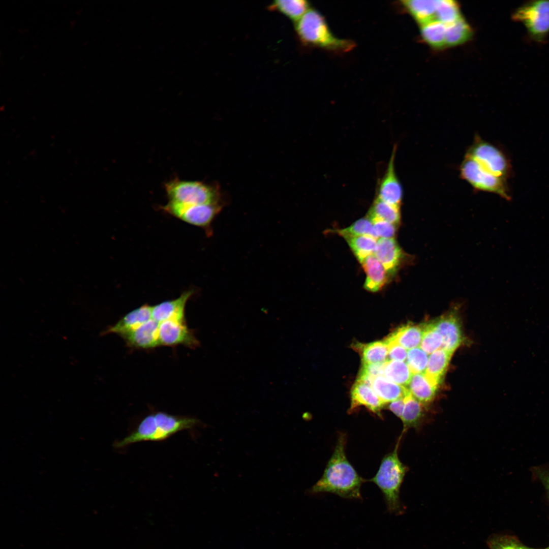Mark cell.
<instances>
[{
	"mask_svg": "<svg viewBox=\"0 0 549 549\" xmlns=\"http://www.w3.org/2000/svg\"><path fill=\"white\" fill-rule=\"evenodd\" d=\"M413 375L407 363L389 360L384 363L383 376L389 381L406 387Z\"/></svg>",
	"mask_w": 549,
	"mask_h": 549,
	"instance_id": "cell-26",
	"label": "cell"
},
{
	"mask_svg": "<svg viewBox=\"0 0 549 549\" xmlns=\"http://www.w3.org/2000/svg\"><path fill=\"white\" fill-rule=\"evenodd\" d=\"M362 363H382L388 360V348L385 341L358 345Z\"/></svg>",
	"mask_w": 549,
	"mask_h": 549,
	"instance_id": "cell-30",
	"label": "cell"
},
{
	"mask_svg": "<svg viewBox=\"0 0 549 549\" xmlns=\"http://www.w3.org/2000/svg\"><path fill=\"white\" fill-rule=\"evenodd\" d=\"M193 292L192 290L185 291L176 299L152 307V319L159 323L170 319L185 321V306Z\"/></svg>",
	"mask_w": 549,
	"mask_h": 549,
	"instance_id": "cell-16",
	"label": "cell"
},
{
	"mask_svg": "<svg viewBox=\"0 0 549 549\" xmlns=\"http://www.w3.org/2000/svg\"><path fill=\"white\" fill-rule=\"evenodd\" d=\"M423 332V325L407 324L399 327L386 339L410 350L420 346Z\"/></svg>",
	"mask_w": 549,
	"mask_h": 549,
	"instance_id": "cell-23",
	"label": "cell"
},
{
	"mask_svg": "<svg viewBox=\"0 0 549 549\" xmlns=\"http://www.w3.org/2000/svg\"><path fill=\"white\" fill-rule=\"evenodd\" d=\"M460 175L476 191L495 193L507 200L511 199L506 180L490 173L469 157L465 156L461 164Z\"/></svg>",
	"mask_w": 549,
	"mask_h": 549,
	"instance_id": "cell-8",
	"label": "cell"
},
{
	"mask_svg": "<svg viewBox=\"0 0 549 549\" xmlns=\"http://www.w3.org/2000/svg\"><path fill=\"white\" fill-rule=\"evenodd\" d=\"M164 189L169 201L192 205L223 202L219 187L203 181L174 178L165 184Z\"/></svg>",
	"mask_w": 549,
	"mask_h": 549,
	"instance_id": "cell-5",
	"label": "cell"
},
{
	"mask_svg": "<svg viewBox=\"0 0 549 549\" xmlns=\"http://www.w3.org/2000/svg\"><path fill=\"white\" fill-rule=\"evenodd\" d=\"M152 319V307L144 304L122 317L115 324L109 326L102 333H116L121 336Z\"/></svg>",
	"mask_w": 549,
	"mask_h": 549,
	"instance_id": "cell-18",
	"label": "cell"
},
{
	"mask_svg": "<svg viewBox=\"0 0 549 549\" xmlns=\"http://www.w3.org/2000/svg\"><path fill=\"white\" fill-rule=\"evenodd\" d=\"M408 386L411 394L425 405L434 399L438 387L424 373L413 374Z\"/></svg>",
	"mask_w": 549,
	"mask_h": 549,
	"instance_id": "cell-20",
	"label": "cell"
},
{
	"mask_svg": "<svg viewBox=\"0 0 549 549\" xmlns=\"http://www.w3.org/2000/svg\"><path fill=\"white\" fill-rule=\"evenodd\" d=\"M366 274L363 288L371 292L381 290L388 283L390 277L381 263L373 254L360 263Z\"/></svg>",
	"mask_w": 549,
	"mask_h": 549,
	"instance_id": "cell-17",
	"label": "cell"
},
{
	"mask_svg": "<svg viewBox=\"0 0 549 549\" xmlns=\"http://www.w3.org/2000/svg\"><path fill=\"white\" fill-rule=\"evenodd\" d=\"M296 30L303 43L325 50L345 53L355 46L353 41L335 36L324 16L315 9L310 8L296 22Z\"/></svg>",
	"mask_w": 549,
	"mask_h": 549,
	"instance_id": "cell-3",
	"label": "cell"
},
{
	"mask_svg": "<svg viewBox=\"0 0 549 549\" xmlns=\"http://www.w3.org/2000/svg\"><path fill=\"white\" fill-rule=\"evenodd\" d=\"M459 4L452 0H439L436 14V20L448 24L461 18Z\"/></svg>",
	"mask_w": 549,
	"mask_h": 549,
	"instance_id": "cell-33",
	"label": "cell"
},
{
	"mask_svg": "<svg viewBox=\"0 0 549 549\" xmlns=\"http://www.w3.org/2000/svg\"><path fill=\"white\" fill-rule=\"evenodd\" d=\"M350 398L349 413L353 412L359 407L364 406L381 417V411L385 404L369 385L357 380L351 389Z\"/></svg>",
	"mask_w": 549,
	"mask_h": 549,
	"instance_id": "cell-15",
	"label": "cell"
},
{
	"mask_svg": "<svg viewBox=\"0 0 549 549\" xmlns=\"http://www.w3.org/2000/svg\"><path fill=\"white\" fill-rule=\"evenodd\" d=\"M346 441L345 434L339 435L322 477L311 488L310 493H330L344 498L361 499L360 489L363 480L347 458Z\"/></svg>",
	"mask_w": 549,
	"mask_h": 549,
	"instance_id": "cell-1",
	"label": "cell"
},
{
	"mask_svg": "<svg viewBox=\"0 0 549 549\" xmlns=\"http://www.w3.org/2000/svg\"><path fill=\"white\" fill-rule=\"evenodd\" d=\"M429 356L420 347L409 350L407 364L413 374L424 373L426 369Z\"/></svg>",
	"mask_w": 549,
	"mask_h": 549,
	"instance_id": "cell-35",
	"label": "cell"
},
{
	"mask_svg": "<svg viewBox=\"0 0 549 549\" xmlns=\"http://www.w3.org/2000/svg\"><path fill=\"white\" fill-rule=\"evenodd\" d=\"M224 202L213 204H186L168 201L162 209L175 217L211 232V224L221 210Z\"/></svg>",
	"mask_w": 549,
	"mask_h": 549,
	"instance_id": "cell-9",
	"label": "cell"
},
{
	"mask_svg": "<svg viewBox=\"0 0 549 549\" xmlns=\"http://www.w3.org/2000/svg\"><path fill=\"white\" fill-rule=\"evenodd\" d=\"M490 549H520L522 543L515 536L496 535L488 541Z\"/></svg>",
	"mask_w": 549,
	"mask_h": 549,
	"instance_id": "cell-36",
	"label": "cell"
},
{
	"mask_svg": "<svg viewBox=\"0 0 549 549\" xmlns=\"http://www.w3.org/2000/svg\"><path fill=\"white\" fill-rule=\"evenodd\" d=\"M159 326V323L151 319L120 337L131 347L153 348L160 345Z\"/></svg>",
	"mask_w": 549,
	"mask_h": 549,
	"instance_id": "cell-12",
	"label": "cell"
},
{
	"mask_svg": "<svg viewBox=\"0 0 549 549\" xmlns=\"http://www.w3.org/2000/svg\"><path fill=\"white\" fill-rule=\"evenodd\" d=\"M420 26L421 37L428 45L435 49H442L446 46V24L434 20Z\"/></svg>",
	"mask_w": 549,
	"mask_h": 549,
	"instance_id": "cell-25",
	"label": "cell"
},
{
	"mask_svg": "<svg viewBox=\"0 0 549 549\" xmlns=\"http://www.w3.org/2000/svg\"><path fill=\"white\" fill-rule=\"evenodd\" d=\"M442 336L432 322L423 325V335L419 346L423 351L431 354L442 348Z\"/></svg>",
	"mask_w": 549,
	"mask_h": 549,
	"instance_id": "cell-34",
	"label": "cell"
},
{
	"mask_svg": "<svg viewBox=\"0 0 549 549\" xmlns=\"http://www.w3.org/2000/svg\"><path fill=\"white\" fill-rule=\"evenodd\" d=\"M367 217L371 220L380 219L397 225L401 218L400 206L388 203L376 197Z\"/></svg>",
	"mask_w": 549,
	"mask_h": 549,
	"instance_id": "cell-29",
	"label": "cell"
},
{
	"mask_svg": "<svg viewBox=\"0 0 549 549\" xmlns=\"http://www.w3.org/2000/svg\"><path fill=\"white\" fill-rule=\"evenodd\" d=\"M204 424L198 418L157 412L146 416L131 434L115 443L123 448L142 441H160L182 430L192 429Z\"/></svg>",
	"mask_w": 549,
	"mask_h": 549,
	"instance_id": "cell-2",
	"label": "cell"
},
{
	"mask_svg": "<svg viewBox=\"0 0 549 549\" xmlns=\"http://www.w3.org/2000/svg\"><path fill=\"white\" fill-rule=\"evenodd\" d=\"M405 406L401 418L403 433L410 428H418L423 421L424 412L423 404L409 392L404 397Z\"/></svg>",
	"mask_w": 549,
	"mask_h": 549,
	"instance_id": "cell-24",
	"label": "cell"
},
{
	"mask_svg": "<svg viewBox=\"0 0 549 549\" xmlns=\"http://www.w3.org/2000/svg\"><path fill=\"white\" fill-rule=\"evenodd\" d=\"M536 473L544 486L549 497V471L545 469L538 468L536 470Z\"/></svg>",
	"mask_w": 549,
	"mask_h": 549,
	"instance_id": "cell-41",
	"label": "cell"
},
{
	"mask_svg": "<svg viewBox=\"0 0 549 549\" xmlns=\"http://www.w3.org/2000/svg\"><path fill=\"white\" fill-rule=\"evenodd\" d=\"M405 406L404 398L390 402L388 409L395 415L401 419Z\"/></svg>",
	"mask_w": 549,
	"mask_h": 549,
	"instance_id": "cell-40",
	"label": "cell"
},
{
	"mask_svg": "<svg viewBox=\"0 0 549 549\" xmlns=\"http://www.w3.org/2000/svg\"><path fill=\"white\" fill-rule=\"evenodd\" d=\"M396 151V145H394L386 172L379 184L376 197L388 203L400 206L403 191L395 171Z\"/></svg>",
	"mask_w": 549,
	"mask_h": 549,
	"instance_id": "cell-11",
	"label": "cell"
},
{
	"mask_svg": "<svg viewBox=\"0 0 549 549\" xmlns=\"http://www.w3.org/2000/svg\"><path fill=\"white\" fill-rule=\"evenodd\" d=\"M159 342L160 345L173 346L183 345L195 348L200 345L192 331L187 326L185 321L170 319L159 323Z\"/></svg>",
	"mask_w": 549,
	"mask_h": 549,
	"instance_id": "cell-10",
	"label": "cell"
},
{
	"mask_svg": "<svg viewBox=\"0 0 549 549\" xmlns=\"http://www.w3.org/2000/svg\"><path fill=\"white\" fill-rule=\"evenodd\" d=\"M374 255L383 265L390 278L396 272L404 256L394 238H379Z\"/></svg>",
	"mask_w": 549,
	"mask_h": 549,
	"instance_id": "cell-14",
	"label": "cell"
},
{
	"mask_svg": "<svg viewBox=\"0 0 549 549\" xmlns=\"http://www.w3.org/2000/svg\"><path fill=\"white\" fill-rule=\"evenodd\" d=\"M465 156L476 161L490 173L505 180L511 175V166L504 152L478 136H476Z\"/></svg>",
	"mask_w": 549,
	"mask_h": 549,
	"instance_id": "cell-7",
	"label": "cell"
},
{
	"mask_svg": "<svg viewBox=\"0 0 549 549\" xmlns=\"http://www.w3.org/2000/svg\"><path fill=\"white\" fill-rule=\"evenodd\" d=\"M371 387L385 404L403 398L409 392L406 387L394 383L384 376L374 378Z\"/></svg>",
	"mask_w": 549,
	"mask_h": 549,
	"instance_id": "cell-21",
	"label": "cell"
},
{
	"mask_svg": "<svg viewBox=\"0 0 549 549\" xmlns=\"http://www.w3.org/2000/svg\"><path fill=\"white\" fill-rule=\"evenodd\" d=\"M512 19L522 23L529 39L544 43L549 35V1H531L517 8Z\"/></svg>",
	"mask_w": 549,
	"mask_h": 549,
	"instance_id": "cell-6",
	"label": "cell"
},
{
	"mask_svg": "<svg viewBox=\"0 0 549 549\" xmlns=\"http://www.w3.org/2000/svg\"><path fill=\"white\" fill-rule=\"evenodd\" d=\"M371 220L379 238H394L396 231V225L380 219H373Z\"/></svg>",
	"mask_w": 549,
	"mask_h": 549,
	"instance_id": "cell-37",
	"label": "cell"
},
{
	"mask_svg": "<svg viewBox=\"0 0 549 549\" xmlns=\"http://www.w3.org/2000/svg\"><path fill=\"white\" fill-rule=\"evenodd\" d=\"M472 31L470 25L462 17L446 25V46H455L469 40Z\"/></svg>",
	"mask_w": 549,
	"mask_h": 549,
	"instance_id": "cell-27",
	"label": "cell"
},
{
	"mask_svg": "<svg viewBox=\"0 0 549 549\" xmlns=\"http://www.w3.org/2000/svg\"><path fill=\"white\" fill-rule=\"evenodd\" d=\"M384 341L386 343L388 348V360H394L405 361L406 360L407 356V349L396 342L386 338Z\"/></svg>",
	"mask_w": 549,
	"mask_h": 549,
	"instance_id": "cell-38",
	"label": "cell"
},
{
	"mask_svg": "<svg viewBox=\"0 0 549 549\" xmlns=\"http://www.w3.org/2000/svg\"><path fill=\"white\" fill-rule=\"evenodd\" d=\"M443 340L442 348L453 353L463 341L460 321L455 314L450 313L432 322Z\"/></svg>",
	"mask_w": 549,
	"mask_h": 549,
	"instance_id": "cell-13",
	"label": "cell"
},
{
	"mask_svg": "<svg viewBox=\"0 0 549 549\" xmlns=\"http://www.w3.org/2000/svg\"><path fill=\"white\" fill-rule=\"evenodd\" d=\"M452 354L441 348L429 356L428 365L424 374L437 386L446 371Z\"/></svg>",
	"mask_w": 549,
	"mask_h": 549,
	"instance_id": "cell-22",
	"label": "cell"
},
{
	"mask_svg": "<svg viewBox=\"0 0 549 549\" xmlns=\"http://www.w3.org/2000/svg\"><path fill=\"white\" fill-rule=\"evenodd\" d=\"M402 436L393 451L382 459L376 475L369 480L381 490L385 498L387 509L393 513H399L401 510L400 491L407 471V467L401 461L398 455V448Z\"/></svg>",
	"mask_w": 549,
	"mask_h": 549,
	"instance_id": "cell-4",
	"label": "cell"
},
{
	"mask_svg": "<svg viewBox=\"0 0 549 549\" xmlns=\"http://www.w3.org/2000/svg\"><path fill=\"white\" fill-rule=\"evenodd\" d=\"M401 3L420 25L436 20L437 0H408L402 1Z\"/></svg>",
	"mask_w": 549,
	"mask_h": 549,
	"instance_id": "cell-19",
	"label": "cell"
},
{
	"mask_svg": "<svg viewBox=\"0 0 549 549\" xmlns=\"http://www.w3.org/2000/svg\"><path fill=\"white\" fill-rule=\"evenodd\" d=\"M384 365V363H362V368L359 376L375 378L379 376H383Z\"/></svg>",
	"mask_w": 549,
	"mask_h": 549,
	"instance_id": "cell-39",
	"label": "cell"
},
{
	"mask_svg": "<svg viewBox=\"0 0 549 549\" xmlns=\"http://www.w3.org/2000/svg\"><path fill=\"white\" fill-rule=\"evenodd\" d=\"M344 238L359 263L375 253L378 239L372 236L360 235Z\"/></svg>",
	"mask_w": 549,
	"mask_h": 549,
	"instance_id": "cell-28",
	"label": "cell"
},
{
	"mask_svg": "<svg viewBox=\"0 0 549 549\" xmlns=\"http://www.w3.org/2000/svg\"><path fill=\"white\" fill-rule=\"evenodd\" d=\"M544 549H549V546H548L547 547H546V548H545Z\"/></svg>",
	"mask_w": 549,
	"mask_h": 549,
	"instance_id": "cell-43",
	"label": "cell"
},
{
	"mask_svg": "<svg viewBox=\"0 0 549 549\" xmlns=\"http://www.w3.org/2000/svg\"><path fill=\"white\" fill-rule=\"evenodd\" d=\"M520 549H536V548L530 547L525 546V545H523V544H522Z\"/></svg>",
	"mask_w": 549,
	"mask_h": 549,
	"instance_id": "cell-42",
	"label": "cell"
},
{
	"mask_svg": "<svg viewBox=\"0 0 549 549\" xmlns=\"http://www.w3.org/2000/svg\"><path fill=\"white\" fill-rule=\"evenodd\" d=\"M329 231L330 232L337 233L343 238L347 236L368 235L377 239H379L372 222L367 217L356 221L348 227Z\"/></svg>",
	"mask_w": 549,
	"mask_h": 549,
	"instance_id": "cell-32",
	"label": "cell"
},
{
	"mask_svg": "<svg viewBox=\"0 0 549 549\" xmlns=\"http://www.w3.org/2000/svg\"><path fill=\"white\" fill-rule=\"evenodd\" d=\"M269 8L279 11L296 22L310 9L309 3L304 0L276 1Z\"/></svg>",
	"mask_w": 549,
	"mask_h": 549,
	"instance_id": "cell-31",
	"label": "cell"
}]
</instances>
